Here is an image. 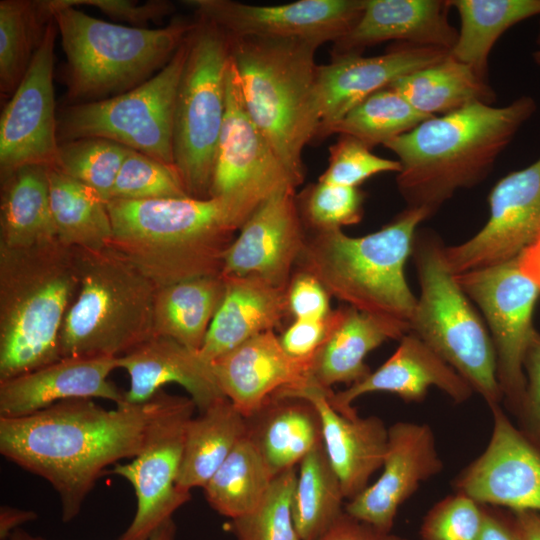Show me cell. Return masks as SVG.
<instances>
[{
    "mask_svg": "<svg viewBox=\"0 0 540 540\" xmlns=\"http://www.w3.org/2000/svg\"><path fill=\"white\" fill-rule=\"evenodd\" d=\"M158 392L143 404L106 409L73 398L18 418H0V453L46 480L59 497L61 520H74L110 465L141 451Z\"/></svg>",
    "mask_w": 540,
    "mask_h": 540,
    "instance_id": "1",
    "label": "cell"
},
{
    "mask_svg": "<svg viewBox=\"0 0 540 540\" xmlns=\"http://www.w3.org/2000/svg\"><path fill=\"white\" fill-rule=\"evenodd\" d=\"M536 110L526 95L502 107L473 102L386 143L401 164L396 182L407 207L432 216L458 190L480 184Z\"/></svg>",
    "mask_w": 540,
    "mask_h": 540,
    "instance_id": "2",
    "label": "cell"
},
{
    "mask_svg": "<svg viewBox=\"0 0 540 540\" xmlns=\"http://www.w3.org/2000/svg\"><path fill=\"white\" fill-rule=\"evenodd\" d=\"M110 246L158 287L221 275L225 254L255 210L232 197L107 202Z\"/></svg>",
    "mask_w": 540,
    "mask_h": 540,
    "instance_id": "3",
    "label": "cell"
},
{
    "mask_svg": "<svg viewBox=\"0 0 540 540\" xmlns=\"http://www.w3.org/2000/svg\"><path fill=\"white\" fill-rule=\"evenodd\" d=\"M78 289L74 249L58 239L0 247V381L61 359L60 331Z\"/></svg>",
    "mask_w": 540,
    "mask_h": 540,
    "instance_id": "4",
    "label": "cell"
},
{
    "mask_svg": "<svg viewBox=\"0 0 540 540\" xmlns=\"http://www.w3.org/2000/svg\"><path fill=\"white\" fill-rule=\"evenodd\" d=\"M431 214L424 208L399 213L380 230L352 237L341 229L307 232L294 271L316 278L333 296L359 311L409 327L417 297L405 276L417 228Z\"/></svg>",
    "mask_w": 540,
    "mask_h": 540,
    "instance_id": "5",
    "label": "cell"
},
{
    "mask_svg": "<svg viewBox=\"0 0 540 540\" xmlns=\"http://www.w3.org/2000/svg\"><path fill=\"white\" fill-rule=\"evenodd\" d=\"M229 42L251 119L301 185L303 151L320 127L315 62L320 45L259 36H229Z\"/></svg>",
    "mask_w": 540,
    "mask_h": 540,
    "instance_id": "6",
    "label": "cell"
},
{
    "mask_svg": "<svg viewBox=\"0 0 540 540\" xmlns=\"http://www.w3.org/2000/svg\"><path fill=\"white\" fill-rule=\"evenodd\" d=\"M66 57L65 104L114 97L144 83L173 57L194 21L163 28L113 24L47 0Z\"/></svg>",
    "mask_w": 540,
    "mask_h": 540,
    "instance_id": "7",
    "label": "cell"
},
{
    "mask_svg": "<svg viewBox=\"0 0 540 540\" xmlns=\"http://www.w3.org/2000/svg\"><path fill=\"white\" fill-rule=\"evenodd\" d=\"M73 249L79 289L61 327V358H118L151 338L155 284L112 246Z\"/></svg>",
    "mask_w": 540,
    "mask_h": 540,
    "instance_id": "8",
    "label": "cell"
},
{
    "mask_svg": "<svg viewBox=\"0 0 540 540\" xmlns=\"http://www.w3.org/2000/svg\"><path fill=\"white\" fill-rule=\"evenodd\" d=\"M435 233L417 230L412 257L420 293L410 321L417 335L448 363L489 407L503 400L494 345L483 320L444 259Z\"/></svg>",
    "mask_w": 540,
    "mask_h": 540,
    "instance_id": "9",
    "label": "cell"
},
{
    "mask_svg": "<svg viewBox=\"0 0 540 540\" xmlns=\"http://www.w3.org/2000/svg\"><path fill=\"white\" fill-rule=\"evenodd\" d=\"M227 33L196 17L174 110L173 159L190 197L210 198L215 156L226 110Z\"/></svg>",
    "mask_w": 540,
    "mask_h": 540,
    "instance_id": "10",
    "label": "cell"
},
{
    "mask_svg": "<svg viewBox=\"0 0 540 540\" xmlns=\"http://www.w3.org/2000/svg\"><path fill=\"white\" fill-rule=\"evenodd\" d=\"M186 55L187 37L171 60L137 87L111 98L63 107L57 113L59 143L100 137L174 165L175 100Z\"/></svg>",
    "mask_w": 540,
    "mask_h": 540,
    "instance_id": "11",
    "label": "cell"
},
{
    "mask_svg": "<svg viewBox=\"0 0 540 540\" xmlns=\"http://www.w3.org/2000/svg\"><path fill=\"white\" fill-rule=\"evenodd\" d=\"M196 405L190 397L158 391V405L141 451L111 473L127 480L136 496V512L118 540H148L190 498L177 489L187 423Z\"/></svg>",
    "mask_w": 540,
    "mask_h": 540,
    "instance_id": "12",
    "label": "cell"
},
{
    "mask_svg": "<svg viewBox=\"0 0 540 540\" xmlns=\"http://www.w3.org/2000/svg\"><path fill=\"white\" fill-rule=\"evenodd\" d=\"M454 276L485 317L503 400L519 415L526 394L524 359L536 330L532 319L540 291L521 273L517 258Z\"/></svg>",
    "mask_w": 540,
    "mask_h": 540,
    "instance_id": "13",
    "label": "cell"
},
{
    "mask_svg": "<svg viewBox=\"0 0 540 540\" xmlns=\"http://www.w3.org/2000/svg\"><path fill=\"white\" fill-rule=\"evenodd\" d=\"M299 186L251 119L231 59L226 110L215 156L210 197H233L256 210L272 195Z\"/></svg>",
    "mask_w": 540,
    "mask_h": 540,
    "instance_id": "14",
    "label": "cell"
},
{
    "mask_svg": "<svg viewBox=\"0 0 540 540\" xmlns=\"http://www.w3.org/2000/svg\"><path fill=\"white\" fill-rule=\"evenodd\" d=\"M54 19L0 118V177L24 166L56 163L59 140L54 99Z\"/></svg>",
    "mask_w": 540,
    "mask_h": 540,
    "instance_id": "15",
    "label": "cell"
},
{
    "mask_svg": "<svg viewBox=\"0 0 540 540\" xmlns=\"http://www.w3.org/2000/svg\"><path fill=\"white\" fill-rule=\"evenodd\" d=\"M488 203L485 225L467 241L444 247L445 263L454 275L515 259L540 239V157L501 178Z\"/></svg>",
    "mask_w": 540,
    "mask_h": 540,
    "instance_id": "16",
    "label": "cell"
},
{
    "mask_svg": "<svg viewBox=\"0 0 540 540\" xmlns=\"http://www.w3.org/2000/svg\"><path fill=\"white\" fill-rule=\"evenodd\" d=\"M197 17L229 36L293 38L333 44L357 23L365 0H299L254 5L232 0H187Z\"/></svg>",
    "mask_w": 540,
    "mask_h": 540,
    "instance_id": "17",
    "label": "cell"
},
{
    "mask_svg": "<svg viewBox=\"0 0 540 540\" xmlns=\"http://www.w3.org/2000/svg\"><path fill=\"white\" fill-rule=\"evenodd\" d=\"M489 408V443L455 478L454 490L482 505L540 513V449L511 423L500 404Z\"/></svg>",
    "mask_w": 540,
    "mask_h": 540,
    "instance_id": "18",
    "label": "cell"
},
{
    "mask_svg": "<svg viewBox=\"0 0 540 540\" xmlns=\"http://www.w3.org/2000/svg\"><path fill=\"white\" fill-rule=\"evenodd\" d=\"M306 240L296 190L276 193L240 228L225 254L222 275L251 277L287 288Z\"/></svg>",
    "mask_w": 540,
    "mask_h": 540,
    "instance_id": "19",
    "label": "cell"
},
{
    "mask_svg": "<svg viewBox=\"0 0 540 540\" xmlns=\"http://www.w3.org/2000/svg\"><path fill=\"white\" fill-rule=\"evenodd\" d=\"M379 478L345 504L352 517L391 531L400 506L420 484L443 469L431 427L398 421L388 428L387 450Z\"/></svg>",
    "mask_w": 540,
    "mask_h": 540,
    "instance_id": "20",
    "label": "cell"
},
{
    "mask_svg": "<svg viewBox=\"0 0 540 540\" xmlns=\"http://www.w3.org/2000/svg\"><path fill=\"white\" fill-rule=\"evenodd\" d=\"M449 51L410 44L396 45L377 56L343 55L318 65L316 92L320 127L316 140L330 135L333 126L371 94L397 79L443 60Z\"/></svg>",
    "mask_w": 540,
    "mask_h": 540,
    "instance_id": "21",
    "label": "cell"
},
{
    "mask_svg": "<svg viewBox=\"0 0 540 540\" xmlns=\"http://www.w3.org/2000/svg\"><path fill=\"white\" fill-rule=\"evenodd\" d=\"M332 392L308 382L281 389L274 395L301 397L315 406L321 419L327 458L339 479L344 498L351 500L368 486L371 476L382 467L388 428L374 415H342L329 401Z\"/></svg>",
    "mask_w": 540,
    "mask_h": 540,
    "instance_id": "22",
    "label": "cell"
},
{
    "mask_svg": "<svg viewBox=\"0 0 540 540\" xmlns=\"http://www.w3.org/2000/svg\"><path fill=\"white\" fill-rule=\"evenodd\" d=\"M210 364L223 395L248 418L277 391L307 384L311 360L290 356L272 330L247 340Z\"/></svg>",
    "mask_w": 540,
    "mask_h": 540,
    "instance_id": "23",
    "label": "cell"
},
{
    "mask_svg": "<svg viewBox=\"0 0 540 540\" xmlns=\"http://www.w3.org/2000/svg\"><path fill=\"white\" fill-rule=\"evenodd\" d=\"M395 352L363 380L337 393L329 401L342 415H357L353 402L362 395L387 392L405 402H421L434 386L454 402L463 403L474 393L471 386L417 335L407 332Z\"/></svg>",
    "mask_w": 540,
    "mask_h": 540,
    "instance_id": "24",
    "label": "cell"
},
{
    "mask_svg": "<svg viewBox=\"0 0 540 540\" xmlns=\"http://www.w3.org/2000/svg\"><path fill=\"white\" fill-rule=\"evenodd\" d=\"M117 368L114 357H69L0 381V418L23 417L73 398L120 404L124 392L109 379Z\"/></svg>",
    "mask_w": 540,
    "mask_h": 540,
    "instance_id": "25",
    "label": "cell"
},
{
    "mask_svg": "<svg viewBox=\"0 0 540 540\" xmlns=\"http://www.w3.org/2000/svg\"><path fill=\"white\" fill-rule=\"evenodd\" d=\"M448 1L365 0L355 26L333 44L332 57L361 55L369 46L386 41L451 51L458 30L449 22Z\"/></svg>",
    "mask_w": 540,
    "mask_h": 540,
    "instance_id": "26",
    "label": "cell"
},
{
    "mask_svg": "<svg viewBox=\"0 0 540 540\" xmlns=\"http://www.w3.org/2000/svg\"><path fill=\"white\" fill-rule=\"evenodd\" d=\"M117 367L129 376V388L124 392V402L128 404H143L170 383L182 386L199 412L225 397L211 364L198 351L168 337L153 335L118 357Z\"/></svg>",
    "mask_w": 540,
    "mask_h": 540,
    "instance_id": "27",
    "label": "cell"
},
{
    "mask_svg": "<svg viewBox=\"0 0 540 540\" xmlns=\"http://www.w3.org/2000/svg\"><path fill=\"white\" fill-rule=\"evenodd\" d=\"M409 327L343 305L333 309L325 341L311 360L309 383L331 390L336 384L351 386L371 370L366 356L387 340H400Z\"/></svg>",
    "mask_w": 540,
    "mask_h": 540,
    "instance_id": "28",
    "label": "cell"
},
{
    "mask_svg": "<svg viewBox=\"0 0 540 540\" xmlns=\"http://www.w3.org/2000/svg\"><path fill=\"white\" fill-rule=\"evenodd\" d=\"M225 292L198 351L208 363L289 317L287 288L251 277L223 276Z\"/></svg>",
    "mask_w": 540,
    "mask_h": 540,
    "instance_id": "29",
    "label": "cell"
},
{
    "mask_svg": "<svg viewBox=\"0 0 540 540\" xmlns=\"http://www.w3.org/2000/svg\"><path fill=\"white\" fill-rule=\"evenodd\" d=\"M246 422L247 436L275 476L323 443L319 413L301 397L273 395Z\"/></svg>",
    "mask_w": 540,
    "mask_h": 540,
    "instance_id": "30",
    "label": "cell"
},
{
    "mask_svg": "<svg viewBox=\"0 0 540 540\" xmlns=\"http://www.w3.org/2000/svg\"><path fill=\"white\" fill-rule=\"evenodd\" d=\"M247 433L246 418L222 397L187 423L177 489L203 488Z\"/></svg>",
    "mask_w": 540,
    "mask_h": 540,
    "instance_id": "31",
    "label": "cell"
},
{
    "mask_svg": "<svg viewBox=\"0 0 540 540\" xmlns=\"http://www.w3.org/2000/svg\"><path fill=\"white\" fill-rule=\"evenodd\" d=\"M48 168L24 166L1 179L0 247L26 248L57 239Z\"/></svg>",
    "mask_w": 540,
    "mask_h": 540,
    "instance_id": "32",
    "label": "cell"
},
{
    "mask_svg": "<svg viewBox=\"0 0 540 540\" xmlns=\"http://www.w3.org/2000/svg\"><path fill=\"white\" fill-rule=\"evenodd\" d=\"M225 292L223 275L196 277L156 289L154 335L199 351Z\"/></svg>",
    "mask_w": 540,
    "mask_h": 540,
    "instance_id": "33",
    "label": "cell"
},
{
    "mask_svg": "<svg viewBox=\"0 0 540 540\" xmlns=\"http://www.w3.org/2000/svg\"><path fill=\"white\" fill-rule=\"evenodd\" d=\"M388 87L431 117L453 112L473 102L492 105L496 98L488 80L450 52L443 60L402 76Z\"/></svg>",
    "mask_w": 540,
    "mask_h": 540,
    "instance_id": "34",
    "label": "cell"
},
{
    "mask_svg": "<svg viewBox=\"0 0 540 540\" xmlns=\"http://www.w3.org/2000/svg\"><path fill=\"white\" fill-rule=\"evenodd\" d=\"M50 207L59 242L67 247L102 249L113 230L107 201L94 189L48 168Z\"/></svg>",
    "mask_w": 540,
    "mask_h": 540,
    "instance_id": "35",
    "label": "cell"
},
{
    "mask_svg": "<svg viewBox=\"0 0 540 540\" xmlns=\"http://www.w3.org/2000/svg\"><path fill=\"white\" fill-rule=\"evenodd\" d=\"M460 18L450 54L488 80V61L497 40L514 25L540 15V0H449Z\"/></svg>",
    "mask_w": 540,
    "mask_h": 540,
    "instance_id": "36",
    "label": "cell"
},
{
    "mask_svg": "<svg viewBox=\"0 0 540 540\" xmlns=\"http://www.w3.org/2000/svg\"><path fill=\"white\" fill-rule=\"evenodd\" d=\"M275 477L246 434L202 489L210 507L232 520L253 510Z\"/></svg>",
    "mask_w": 540,
    "mask_h": 540,
    "instance_id": "37",
    "label": "cell"
},
{
    "mask_svg": "<svg viewBox=\"0 0 540 540\" xmlns=\"http://www.w3.org/2000/svg\"><path fill=\"white\" fill-rule=\"evenodd\" d=\"M344 499L322 443L299 463L292 517L300 540H318L344 512Z\"/></svg>",
    "mask_w": 540,
    "mask_h": 540,
    "instance_id": "38",
    "label": "cell"
},
{
    "mask_svg": "<svg viewBox=\"0 0 540 540\" xmlns=\"http://www.w3.org/2000/svg\"><path fill=\"white\" fill-rule=\"evenodd\" d=\"M53 20L47 0L0 1V92L12 96Z\"/></svg>",
    "mask_w": 540,
    "mask_h": 540,
    "instance_id": "39",
    "label": "cell"
},
{
    "mask_svg": "<svg viewBox=\"0 0 540 540\" xmlns=\"http://www.w3.org/2000/svg\"><path fill=\"white\" fill-rule=\"evenodd\" d=\"M429 118L400 93L386 87L352 108L333 126L330 135L351 136L372 149L380 144L384 146Z\"/></svg>",
    "mask_w": 540,
    "mask_h": 540,
    "instance_id": "40",
    "label": "cell"
},
{
    "mask_svg": "<svg viewBox=\"0 0 540 540\" xmlns=\"http://www.w3.org/2000/svg\"><path fill=\"white\" fill-rule=\"evenodd\" d=\"M129 150L100 137L78 138L59 143L52 167L94 189L108 202Z\"/></svg>",
    "mask_w": 540,
    "mask_h": 540,
    "instance_id": "41",
    "label": "cell"
},
{
    "mask_svg": "<svg viewBox=\"0 0 540 540\" xmlns=\"http://www.w3.org/2000/svg\"><path fill=\"white\" fill-rule=\"evenodd\" d=\"M296 480L295 467L281 472L253 510L232 519L236 540H300L292 517Z\"/></svg>",
    "mask_w": 540,
    "mask_h": 540,
    "instance_id": "42",
    "label": "cell"
},
{
    "mask_svg": "<svg viewBox=\"0 0 540 540\" xmlns=\"http://www.w3.org/2000/svg\"><path fill=\"white\" fill-rule=\"evenodd\" d=\"M365 194L359 187L319 181L307 186L296 201L307 232L341 229L357 224L364 214Z\"/></svg>",
    "mask_w": 540,
    "mask_h": 540,
    "instance_id": "43",
    "label": "cell"
},
{
    "mask_svg": "<svg viewBox=\"0 0 540 540\" xmlns=\"http://www.w3.org/2000/svg\"><path fill=\"white\" fill-rule=\"evenodd\" d=\"M190 197L174 165L130 149L114 183L110 200H158Z\"/></svg>",
    "mask_w": 540,
    "mask_h": 540,
    "instance_id": "44",
    "label": "cell"
},
{
    "mask_svg": "<svg viewBox=\"0 0 540 540\" xmlns=\"http://www.w3.org/2000/svg\"><path fill=\"white\" fill-rule=\"evenodd\" d=\"M401 171L398 160L382 158L358 139L340 135L329 148L328 167L319 181L330 184L358 187L370 177L387 172Z\"/></svg>",
    "mask_w": 540,
    "mask_h": 540,
    "instance_id": "45",
    "label": "cell"
},
{
    "mask_svg": "<svg viewBox=\"0 0 540 540\" xmlns=\"http://www.w3.org/2000/svg\"><path fill=\"white\" fill-rule=\"evenodd\" d=\"M483 523V505L456 492L437 502L420 528L421 540H477Z\"/></svg>",
    "mask_w": 540,
    "mask_h": 540,
    "instance_id": "46",
    "label": "cell"
},
{
    "mask_svg": "<svg viewBox=\"0 0 540 540\" xmlns=\"http://www.w3.org/2000/svg\"><path fill=\"white\" fill-rule=\"evenodd\" d=\"M330 297L312 275L294 271L287 288L289 316L294 320L325 319L333 310L330 307Z\"/></svg>",
    "mask_w": 540,
    "mask_h": 540,
    "instance_id": "47",
    "label": "cell"
},
{
    "mask_svg": "<svg viewBox=\"0 0 540 540\" xmlns=\"http://www.w3.org/2000/svg\"><path fill=\"white\" fill-rule=\"evenodd\" d=\"M63 6L86 5L95 7L113 19L126 21L143 28L149 21H158L173 10L167 1L153 0L139 3L132 0H58Z\"/></svg>",
    "mask_w": 540,
    "mask_h": 540,
    "instance_id": "48",
    "label": "cell"
},
{
    "mask_svg": "<svg viewBox=\"0 0 540 540\" xmlns=\"http://www.w3.org/2000/svg\"><path fill=\"white\" fill-rule=\"evenodd\" d=\"M526 394L519 416L528 429L527 436L540 449V333L535 330L525 359Z\"/></svg>",
    "mask_w": 540,
    "mask_h": 540,
    "instance_id": "49",
    "label": "cell"
},
{
    "mask_svg": "<svg viewBox=\"0 0 540 540\" xmlns=\"http://www.w3.org/2000/svg\"><path fill=\"white\" fill-rule=\"evenodd\" d=\"M330 314L322 320H294L279 336L283 349L294 358L312 360L327 336Z\"/></svg>",
    "mask_w": 540,
    "mask_h": 540,
    "instance_id": "50",
    "label": "cell"
},
{
    "mask_svg": "<svg viewBox=\"0 0 540 540\" xmlns=\"http://www.w3.org/2000/svg\"><path fill=\"white\" fill-rule=\"evenodd\" d=\"M318 540H409L358 520L344 512Z\"/></svg>",
    "mask_w": 540,
    "mask_h": 540,
    "instance_id": "51",
    "label": "cell"
},
{
    "mask_svg": "<svg viewBox=\"0 0 540 540\" xmlns=\"http://www.w3.org/2000/svg\"><path fill=\"white\" fill-rule=\"evenodd\" d=\"M477 540H522L513 512L483 505V523Z\"/></svg>",
    "mask_w": 540,
    "mask_h": 540,
    "instance_id": "52",
    "label": "cell"
},
{
    "mask_svg": "<svg viewBox=\"0 0 540 540\" xmlns=\"http://www.w3.org/2000/svg\"><path fill=\"white\" fill-rule=\"evenodd\" d=\"M38 514L32 510H24L11 506L0 508V540H8L11 534L27 522L35 521Z\"/></svg>",
    "mask_w": 540,
    "mask_h": 540,
    "instance_id": "53",
    "label": "cell"
},
{
    "mask_svg": "<svg viewBox=\"0 0 540 540\" xmlns=\"http://www.w3.org/2000/svg\"><path fill=\"white\" fill-rule=\"evenodd\" d=\"M521 273L540 291V239L526 247L517 257Z\"/></svg>",
    "mask_w": 540,
    "mask_h": 540,
    "instance_id": "54",
    "label": "cell"
},
{
    "mask_svg": "<svg viewBox=\"0 0 540 540\" xmlns=\"http://www.w3.org/2000/svg\"><path fill=\"white\" fill-rule=\"evenodd\" d=\"M522 540H540V513L535 511L513 512Z\"/></svg>",
    "mask_w": 540,
    "mask_h": 540,
    "instance_id": "55",
    "label": "cell"
},
{
    "mask_svg": "<svg viewBox=\"0 0 540 540\" xmlns=\"http://www.w3.org/2000/svg\"><path fill=\"white\" fill-rule=\"evenodd\" d=\"M176 524L173 519L164 523L148 540H175ZM8 540H48L44 537L32 535L31 533L19 528L15 530Z\"/></svg>",
    "mask_w": 540,
    "mask_h": 540,
    "instance_id": "56",
    "label": "cell"
},
{
    "mask_svg": "<svg viewBox=\"0 0 540 540\" xmlns=\"http://www.w3.org/2000/svg\"><path fill=\"white\" fill-rule=\"evenodd\" d=\"M533 60L538 66H540V49L533 53Z\"/></svg>",
    "mask_w": 540,
    "mask_h": 540,
    "instance_id": "57",
    "label": "cell"
},
{
    "mask_svg": "<svg viewBox=\"0 0 540 540\" xmlns=\"http://www.w3.org/2000/svg\"><path fill=\"white\" fill-rule=\"evenodd\" d=\"M536 42H537V44L539 46V49H540V29H539V33H538Z\"/></svg>",
    "mask_w": 540,
    "mask_h": 540,
    "instance_id": "58",
    "label": "cell"
}]
</instances>
